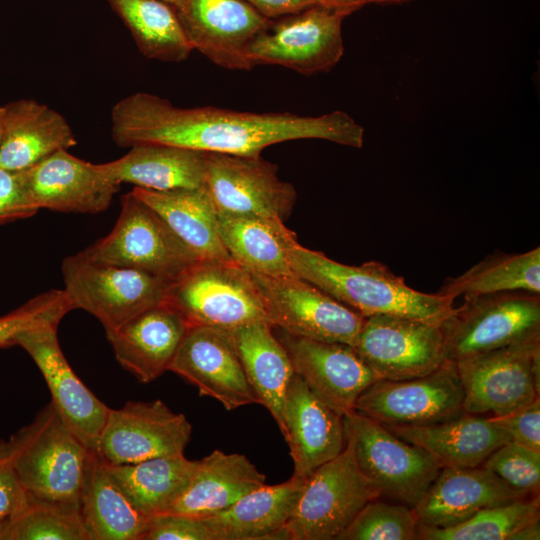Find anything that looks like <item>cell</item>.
<instances>
[{
    "instance_id": "obj_2",
    "label": "cell",
    "mask_w": 540,
    "mask_h": 540,
    "mask_svg": "<svg viewBox=\"0 0 540 540\" xmlns=\"http://www.w3.org/2000/svg\"><path fill=\"white\" fill-rule=\"evenodd\" d=\"M287 257L295 275L364 317L393 315L441 324L455 309L452 298L417 291L377 261L342 264L297 239L288 244Z\"/></svg>"
},
{
    "instance_id": "obj_21",
    "label": "cell",
    "mask_w": 540,
    "mask_h": 540,
    "mask_svg": "<svg viewBox=\"0 0 540 540\" xmlns=\"http://www.w3.org/2000/svg\"><path fill=\"white\" fill-rule=\"evenodd\" d=\"M294 372L327 405L345 415L361 393L378 380L351 345L292 336L279 338Z\"/></svg>"
},
{
    "instance_id": "obj_44",
    "label": "cell",
    "mask_w": 540,
    "mask_h": 540,
    "mask_svg": "<svg viewBox=\"0 0 540 540\" xmlns=\"http://www.w3.org/2000/svg\"><path fill=\"white\" fill-rule=\"evenodd\" d=\"M38 211L28 195L21 172L0 168V224L31 217Z\"/></svg>"
},
{
    "instance_id": "obj_48",
    "label": "cell",
    "mask_w": 540,
    "mask_h": 540,
    "mask_svg": "<svg viewBox=\"0 0 540 540\" xmlns=\"http://www.w3.org/2000/svg\"><path fill=\"white\" fill-rule=\"evenodd\" d=\"M411 0H368V4H380V5H389V4H401Z\"/></svg>"
},
{
    "instance_id": "obj_36",
    "label": "cell",
    "mask_w": 540,
    "mask_h": 540,
    "mask_svg": "<svg viewBox=\"0 0 540 540\" xmlns=\"http://www.w3.org/2000/svg\"><path fill=\"white\" fill-rule=\"evenodd\" d=\"M517 291L540 294V247L486 256L465 273L447 279L438 293L455 300Z\"/></svg>"
},
{
    "instance_id": "obj_11",
    "label": "cell",
    "mask_w": 540,
    "mask_h": 540,
    "mask_svg": "<svg viewBox=\"0 0 540 540\" xmlns=\"http://www.w3.org/2000/svg\"><path fill=\"white\" fill-rule=\"evenodd\" d=\"M454 363L466 413L500 416L539 398L540 336Z\"/></svg>"
},
{
    "instance_id": "obj_50",
    "label": "cell",
    "mask_w": 540,
    "mask_h": 540,
    "mask_svg": "<svg viewBox=\"0 0 540 540\" xmlns=\"http://www.w3.org/2000/svg\"><path fill=\"white\" fill-rule=\"evenodd\" d=\"M2 113H3V108L2 106H0V142H1V136H2Z\"/></svg>"
},
{
    "instance_id": "obj_25",
    "label": "cell",
    "mask_w": 540,
    "mask_h": 540,
    "mask_svg": "<svg viewBox=\"0 0 540 540\" xmlns=\"http://www.w3.org/2000/svg\"><path fill=\"white\" fill-rule=\"evenodd\" d=\"M0 168L24 171L60 150L77 144L66 119L53 108L33 99L2 106Z\"/></svg>"
},
{
    "instance_id": "obj_42",
    "label": "cell",
    "mask_w": 540,
    "mask_h": 540,
    "mask_svg": "<svg viewBox=\"0 0 540 540\" xmlns=\"http://www.w3.org/2000/svg\"><path fill=\"white\" fill-rule=\"evenodd\" d=\"M142 540H213L201 518L163 513L150 517Z\"/></svg>"
},
{
    "instance_id": "obj_30",
    "label": "cell",
    "mask_w": 540,
    "mask_h": 540,
    "mask_svg": "<svg viewBox=\"0 0 540 540\" xmlns=\"http://www.w3.org/2000/svg\"><path fill=\"white\" fill-rule=\"evenodd\" d=\"M206 152L166 144H140L119 159L98 164L118 184L155 191L205 187Z\"/></svg>"
},
{
    "instance_id": "obj_39",
    "label": "cell",
    "mask_w": 540,
    "mask_h": 540,
    "mask_svg": "<svg viewBox=\"0 0 540 540\" xmlns=\"http://www.w3.org/2000/svg\"><path fill=\"white\" fill-rule=\"evenodd\" d=\"M370 500L337 540H415L419 519L413 507L403 503Z\"/></svg>"
},
{
    "instance_id": "obj_8",
    "label": "cell",
    "mask_w": 540,
    "mask_h": 540,
    "mask_svg": "<svg viewBox=\"0 0 540 540\" xmlns=\"http://www.w3.org/2000/svg\"><path fill=\"white\" fill-rule=\"evenodd\" d=\"M441 328L445 356L452 362L540 336V294L517 291L465 299Z\"/></svg>"
},
{
    "instance_id": "obj_3",
    "label": "cell",
    "mask_w": 540,
    "mask_h": 540,
    "mask_svg": "<svg viewBox=\"0 0 540 540\" xmlns=\"http://www.w3.org/2000/svg\"><path fill=\"white\" fill-rule=\"evenodd\" d=\"M0 449L31 497L80 510L93 451L68 429L51 403L8 440H0Z\"/></svg>"
},
{
    "instance_id": "obj_34",
    "label": "cell",
    "mask_w": 540,
    "mask_h": 540,
    "mask_svg": "<svg viewBox=\"0 0 540 540\" xmlns=\"http://www.w3.org/2000/svg\"><path fill=\"white\" fill-rule=\"evenodd\" d=\"M106 466L133 505L152 517L170 510L188 485L196 461L183 454Z\"/></svg>"
},
{
    "instance_id": "obj_10",
    "label": "cell",
    "mask_w": 540,
    "mask_h": 540,
    "mask_svg": "<svg viewBox=\"0 0 540 540\" xmlns=\"http://www.w3.org/2000/svg\"><path fill=\"white\" fill-rule=\"evenodd\" d=\"M380 498L347 446L304 481L285 526L287 540H337L370 500Z\"/></svg>"
},
{
    "instance_id": "obj_19",
    "label": "cell",
    "mask_w": 540,
    "mask_h": 540,
    "mask_svg": "<svg viewBox=\"0 0 540 540\" xmlns=\"http://www.w3.org/2000/svg\"><path fill=\"white\" fill-rule=\"evenodd\" d=\"M227 411L257 403L226 330L190 326L169 370Z\"/></svg>"
},
{
    "instance_id": "obj_1",
    "label": "cell",
    "mask_w": 540,
    "mask_h": 540,
    "mask_svg": "<svg viewBox=\"0 0 540 540\" xmlns=\"http://www.w3.org/2000/svg\"><path fill=\"white\" fill-rule=\"evenodd\" d=\"M111 134L122 148L166 144L209 153L261 155L273 144L322 139L361 148L364 128L343 111L320 116L256 113L204 106L178 107L168 99L136 92L111 110Z\"/></svg>"
},
{
    "instance_id": "obj_29",
    "label": "cell",
    "mask_w": 540,
    "mask_h": 540,
    "mask_svg": "<svg viewBox=\"0 0 540 540\" xmlns=\"http://www.w3.org/2000/svg\"><path fill=\"white\" fill-rule=\"evenodd\" d=\"M305 480L262 485L225 510L201 518L213 540L286 539L285 526Z\"/></svg>"
},
{
    "instance_id": "obj_12",
    "label": "cell",
    "mask_w": 540,
    "mask_h": 540,
    "mask_svg": "<svg viewBox=\"0 0 540 540\" xmlns=\"http://www.w3.org/2000/svg\"><path fill=\"white\" fill-rule=\"evenodd\" d=\"M463 389L454 362L404 380L378 379L358 397L354 411L384 426L420 427L463 414Z\"/></svg>"
},
{
    "instance_id": "obj_7",
    "label": "cell",
    "mask_w": 540,
    "mask_h": 540,
    "mask_svg": "<svg viewBox=\"0 0 540 540\" xmlns=\"http://www.w3.org/2000/svg\"><path fill=\"white\" fill-rule=\"evenodd\" d=\"M61 270L74 309L96 317L106 334L167 300L173 283L137 269L90 260L81 252L67 256Z\"/></svg>"
},
{
    "instance_id": "obj_5",
    "label": "cell",
    "mask_w": 540,
    "mask_h": 540,
    "mask_svg": "<svg viewBox=\"0 0 540 540\" xmlns=\"http://www.w3.org/2000/svg\"><path fill=\"white\" fill-rule=\"evenodd\" d=\"M346 446L379 497L414 507L441 470L425 450L356 411L344 415Z\"/></svg>"
},
{
    "instance_id": "obj_33",
    "label": "cell",
    "mask_w": 540,
    "mask_h": 540,
    "mask_svg": "<svg viewBox=\"0 0 540 540\" xmlns=\"http://www.w3.org/2000/svg\"><path fill=\"white\" fill-rule=\"evenodd\" d=\"M80 514L91 540H142L150 520L133 505L94 451L81 493Z\"/></svg>"
},
{
    "instance_id": "obj_45",
    "label": "cell",
    "mask_w": 540,
    "mask_h": 540,
    "mask_svg": "<svg viewBox=\"0 0 540 540\" xmlns=\"http://www.w3.org/2000/svg\"><path fill=\"white\" fill-rule=\"evenodd\" d=\"M29 495L0 449V523L15 517L28 503Z\"/></svg>"
},
{
    "instance_id": "obj_18",
    "label": "cell",
    "mask_w": 540,
    "mask_h": 540,
    "mask_svg": "<svg viewBox=\"0 0 540 540\" xmlns=\"http://www.w3.org/2000/svg\"><path fill=\"white\" fill-rule=\"evenodd\" d=\"M175 10L193 50L222 68H253L247 50L269 19L244 0H183Z\"/></svg>"
},
{
    "instance_id": "obj_28",
    "label": "cell",
    "mask_w": 540,
    "mask_h": 540,
    "mask_svg": "<svg viewBox=\"0 0 540 540\" xmlns=\"http://www.w3.org/2000/svg\"><path fill=\"white\" fill-rule=\"evenodd\" d=\"M265 480L245 455L216 449L196 461L188 485L167 513L207 517L227 509Z\"/></svg>"
},
{
    "instance_id": "obj_23",
    "label": "cell",
    "mask_w": 540,
    "mask_h": 540,
    "mask_svg": "<svg viewBox=\"0 0 540 540\" xmlns=\"http://www.w3.org/2000/svg\"><path fill=\"white\" fill-rule=\"evenodd\" d=\"M190 324L167 300L107 333L118 363L141 383H149L169 366Z\"/></svg>"
},
{
    "instance_id": "obj_49",
    "label": "cell",
    "mask_w": 540,
    "mask_h": 540,
    "mask_svg": "<svg viewBox=\"0 0 540 540\" xmlns=\"http://www.w3.org/2000/svg\"><path fill=\"white\" fill-rule=\"evenodd\" d=\"M161 1L168 3L169 5L173 6L175 9L179 8L181 4L183 3V0H161Z\"/></svg>"
},
{
    "instance_id": "obj_38",
    "label": "cell",
    "mask_w": 540,
    "mask_h": 540,
    "mask_svg": "<svg viewBox=\"0 0 540 540\" xmlns=\"http://www.w3.org/2000/svg\"><path fill=\"white\" fill-rule=\"evenodd\" d=\"M5 540H91V537L79 509L29 495L26 506L8 521Z\"/></svg>"
},
{
    "instance_id": "obj_13",
    "label": "cell",
    "mask_w": 540,
    "mask_h": 540,
    "mask_svg": "<svg viewBox=\"0 0 540 540\" xmlns=\"http://www.w3.org/2000/svg\"><path fill=\"white\" fill-rule=\"evenodd\" d=\"M251 275L274 328L296 337L355 346L363 315L297 275Z\"/></svg>"
},
{
    "instance_id": "obj_17",
    "label": "cell",
    "mask_w": 540,
    "mask_h": 540,
    "mask_svg": "<svg viewBox=\"0 0 540 540\" xmlns=\"http://www.w3.org/2000/svg\"><path fill=\"white\" fill-rule=\"evenodd\" d=\"M58 324L22 333L17 341L33 359L49 388L51 404L68 429L96 451L110 408L78 378L66 360L57 337Z\"/></svg>"
},
{
    "instance_id": "obj_4",
    "label": "cell",
    "mask_w": 540,
    "mask_h": 540,
    "mask_svg": "<svg viewBox=\"0 0 540 540\" xmlns=\"http://www.w3.org/2000/svg\"><path fill=\"white\" fill-rule=\"evenodd\" d=\"M88 259L137 269L175 282L201 259L165 220L131 191L111 232L85 248Z\"/></svg>"
},
{
    "instance_id": "obj_32",
    "label": "cell",
    "mask_w": 540,
    "mask_h": 540,
    "mask_svg": "<svg viewBox=\"0 0 540 540\" xmlns=\"http://www.w3.org/2000/svg\"><path fill=\"white\" fill-rule=\"evenodd\" d=\"M220 238L231 258L250 273L293 276L288 244L297 239L284 221L255 215L218 213Z\"/></svg>"
},
{
    "instance_id": "obj_43",
    "label": "cell",
    "mask_w": 540,
    "mask_h": 540,
    "mask_svg": "<svg viewBox=\"0 0 540 540\" xmlns=\"http://www.w3.org/2000/svg\"><path fill=\"white\" fill-rule=\"evenodd\" d=\"M490 421L507 433L510 441L540 451V399L507 414L488 416Z\"/></svg>"
},
{
    "instance_id": "obj_35",
    "label": "cell",
    "mask_w": 540,
    "mask_h": 540,
    "mask_svg": "<svg viewBox=\"0 0 540 540\" xmlns=\"http://www.w3.org/2000/svg\"><path fill=\"white\" fill-rule=\"evenodd\" d=\"M151 60L182 62L193 51L175 8L161 0H108Z\"/></svg>"
},
{
    "instance_id": "obj_20",
    "label": "cell",
    "mask_w": 540,
    "mask_h": 540,
    "mask_svg": "<svg viewBox=\"0 0 540 540\" xmlns=\"http://www.w3.org/2000/svg\"><path fill=\"white\" fill-rule=\"evenodd\" d=\"M35 206L63 213L97 214L109 208L120 184L98 164L60 150L21 171Z\"/></svg>"
},
{
    "instance_id": "obj_14",
    "label": "cell",
    "mask_w": 540,
    "mask_h": 540,
    "mask_svg": "<svg viewBox=\"0 0 540 540\" xmlns=\"http://www.w3.org/2000/svg\"><path fill=\"white\" fill-rule=\"evenodd\" d=\"M354 348L383 380L424 376L447 360L441 324L402 316L365 317Z\"/></svg>"
},
{
    "instance_id": "obj_9",
    "label": "cell",
    "mask_w": 540,
    "mask_h": 540,
    "mask_svg": "<svg viewBox=\"0 0 540 540\" xmlns=\"http://www.w3.org/2000/svg\"><path fill=\"white\" fill-rule=\"evenodd\" d=\"M347 11L314 5L299 12L269 19L248 47L256 65H278L303 75L333 69L344 54L342 23Z\"/></svg>"
},
{
    "instance_id": "obj_40",
    "label": "cell",
    "mask_w": 540,
    "mask_h": 540,
    "mask_svg": "<svg viewBox=\"0 0 540 540\" xmlns=\"http://www.w3.org/2000/svg\"><path fill=\"white\" fill-rule=\"evenodd\" d=\"M73 305L63 289L41 293L0 317V347L17 345L19 336L36 327L58 324Z\"/></svg>"
},
{
    "instance_id": "obj_41",
    "label": "cell",
    "mask_w": 540,
    "mask_h": 540,
    "mask_svg": "<svg viewBox=\"0 0 540 540\" xmlns=\"http://www.w3.org/2000/svg\"><path fill=\"white\" fill-rule=\"evenodd\" d=\"M482 466L523 496H538L540 451L508 441L498 447Z\"/></svg>"
},
{
    "instance_id": "obj_15",
    "label": "cell",
    "mask_w": 540,
    "mask_h": 540,
    "mask_svg": "<svg viewBox=\"0 0 540 540\" xmlns=\"http://www.w3.org/2000/svg\"><path fill=\"white\" fill-rule=\"evenodd\" d=\"M206 153L205 188L218 213L282 221L290 216L296 190L280 179L277 165L261 155Z\"/></svg>"
},
{
    "instance_id": "obj_46",
    "label": "cell",
    "mask_w": 540,
    "mask_h": 540,
    "mask_svg": "<svg viewBox=\"0 0 540 540\" xmlns=\"http://www.w3.org/2000/svg\"><path fill=\"white\" fill-rule=\"evenodd\" d=\"M260 14L274 19L293 14L314 5H323L325 0H244Z\"/></svg>"
},
{
    "instance_id": "obj_16",
    "label": "cell",
    "mask_w": 540,
    "mask_h": 540,
    "mask_svg": "<svg viewBox=\"0 0 540 540\" xmlns=\"http://www.w3.org/2000/svg\"><path fill=\"white\" fill-rule=\"evenodd\" d=\"M191 434L186 416L161 400L128 401L110 408L95 452L109 465L183 455Z\"/></svg>"
},
{
    "instance_id": "obj_26",
    "label": "cell",
    "mask_w": 540,
    "mask_h": 540,
    "mask_svg": "<svg viewBox=\"0 0 540 540\" xmlns=\"http://www.w3.org/2000/svg\"><path fill=\"white\" fill-rule=\"evenodd\" d=\"M399 438L429 453L443 467H476L510 441L489 417L464 412L458 417L420 427L385 426Z\"/></svg>"
},
{
    "instance_id": "obj_37",
    "label": "cell",
    "mask_w": 540,
    "mask_h": 540,
    "mask_svg": "<svg viewBox=\"0 0 540 540\" xmlns=\"http://www.w3.org/2000/svg\"><path fill=\"white\" fill-rule=\"evenodd\" d=\"M539 496L479 510L454 526L435 528L419 523L417 539L516 540L518 533L540 520Z\"/></svg>"
},
{
    "instance_id": "obj_27",
    "label": "cell",
    "mask_w": 540,
    "mask_h": 540,
    "mask_svg": "<svg viewBox=\"0 0 540 540\" xmlns=\"http://www.w3.org/2000/svg\"><path fill=\"white\" fill-rule=\"evenodd\" d=\"M273 328L267 321H253L226 331L257 403L268 410L282 433L285 397L295 372Z\"/></svg>"
},
{
    "instance_id": "obj_22",
    "label": "cell",
    "mask_w": 540,
    "mask_h": 540,
    "mask_svg": "<svg viewBox=\"0 0 540 540\" xmlns=\"http://www.w3.org/2000/svg\"><path fill=\"white\" fill-rule=\"evenodd\" d=\"M283 422L296 479L305 480L346 446L344 415L317 397L296 373L287 389Z\"/></svg>"
},
{
    "instance_id": "obj_31",
    "label": "cell",
    "mask_w": 540,
    "mask_h": 540,
    "mask_svg": "<svg viewBox=\"0 0 540 540\" xmlns=\"http://www.w3.org/2000/svg\"><path fill=\"white\" fill-rule=\"evenodd\" d=\"M137 198L153 208L201 260H231L218 230V211L206 188L155 191L134 187Z\"/></svg>"
},
{
    "instance_id": "obj_6",
    "label": "cell",
    "mask_w": 540,
    "mask_h": 540,
    "mask_svg": "<svg viewBox=\"0 0 540 540\" xmlns=\"http://www.w3.org/2000/svg\"><path fill=\"white\" fill-rule=\"evenodd\" d=\"M167 301L190 326L231 330L253 321L269 322L251 273L233 259L198 261L172 283Z\"/></svg>"
},
{
    "instance_id": "obj_24",
    "label": "cell",
    "mask_w": 540,
    "mask_h": 540,
    "mask_svg": "<svg viewBox=\"0 0 540 540\" xmlns=\"http://www.w3.org/2000/svg\"><path fill=\"white\" fill-rule=\"evenodd\" d=\"M529 498L516 492L484 466L443 467L413 507L421 524L457 525L479 510Z\"/></svg>"
},
{
    "instance_id": "obj_47",
    "label": "cell",
    "mask_w": 540,
    "mask_h": 540,
    "mask_svg": "<svg viewBox=\"0 0 540 540\" xmlns=\"http://www.w3.org/2000/svg\"><path fill=\"white\" fill-rule=\"evenodd\" d=\"M366 4L368 0H325L323 5L345 10L351 14Z\"/></svg>"
}]
</instances>
